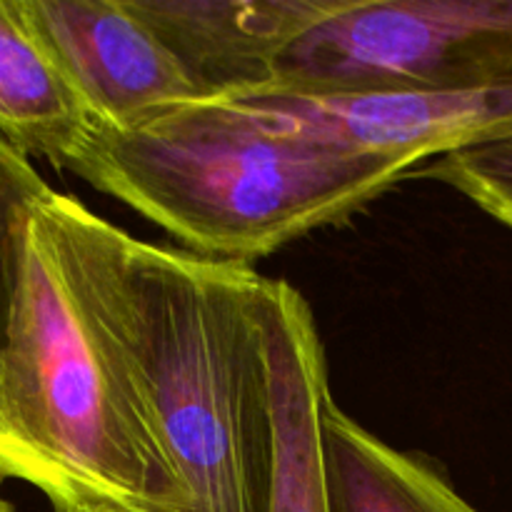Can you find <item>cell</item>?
<instances>
[{
    "label": "cell",
    "mask_w": 512,
    "mask_h": 512,
    "mask_svg": "<svg viewBox=\"0 0 512 512\" xmlns=\"http://www.w3.org/2000/svg\"><path fill=\"white\" fill-rule=\"evenodd\" d=\"M90 305L198 512H263L273 465L263 275L138 240L60 193Z\"/></svg>",
    "instance_id": "obj_1"
},
{
    "label": "cell",
    "mask_w": 512,
    "mask_h": 512,
    "mask_svg": "<svg viewBox=\"0 0 512 512\" xmlns=\"http://www.w3.org/2000/svg\"><path fill=\"white\" fill-rule=\"evenodd\" d=\"M0 478L55 512H198L90 305L58 190L30 213L0 353Z\"/></svg>",
    "instance_id": "obj_2"
},
{
    "label": "cell",
    "mask_w": 512,
    "mask_h": 512,
    "mask_svg": "<svg viewBox=\"0 0 512 512\" xmlns=\"http://www.w3.org/2000/svg\"><path fill=\"white\" fill-rule=\"evenodd\" d=\"M410 158L355 153L280 130L223 98L128 128L90 125L60 170L220 263L250 265L340 223L408 178Z\"/></svg>",
    "instance_id": "obj_3"
},
{
    "label": "cell",
    "mask_w": 512,
    "mask_h": 512,
    "mask_svg": "<svg viewBox=\"0 0 512 512\" xmlns=\"http://www.w3.org/2000/svg\"><path fill=\"white\" fill-rule=\"evenodd\" d=\"M512 85V0H348L295 40L283 93L475 90Z\"/></svg>",
    "instance_id": "obj_4"
},
{
    "label": "cell",
    "mask_w": 512,
    "mask_h": 512,
    "mask_svg": "<svg viewBox=\"0 0 512 512\" xmlns=\"http://www.w3.org/2000/svg\"><path fill=\"white\" fill-rule=\"evenodd\" d=\"M268 125L355 153L433 160L512 135V85L475 90L263 93L223 98Z\"/></svg>",
    "instance_id": "obj_5"
},
{
    "label": "cell",
    "mask_w": 512,
    "mask_h": 512,
    "mask_svg": "<svg viewBox=\"0 0 512 512\" xmlns=\"http://www.w3.org/2000/svg\"><path fill=\"white\" fill-rule=\"evenodd\" d=\"M93 125L128 128L200 100L178 60L130 0H18Z\"/></svg>",
    "instance_id": "obj_6"
},
{
    "label": "cell",
    "mask_w": 512,
    "mask_h": 512,
    "mask_svg": "<svg viewBox=\"0 0 512 512\" xmlns=\"http://www.w3.org/2000/svg\"><path fill=\"white\" fill-rule=\"evenodd\" d=\"M258 323L265 345L273 465L263 512H333L323 415L333 398L310 303L288 280H260Z\"/></svg>",
    "instance_id": "obj_7"
},
{
    "label": "cell",
    "mask_w": 512,
    "mask_h": 512,
    "mask_svg": "<svg viewBox=\"0 0 512 512\" xmlns=\"http://www.w3.org/2000/svg\"><path fill=\"white\" fill-rule=\"evenodd\" d=\"M348 0H130L173 53L200 98H240L273 88L295 40Z\"/></svg>",
    "instance_id": "obj_8"
},
{
    "label": "cell",
    "mask_w": 512,
    "mask_h": 512,
    "mask_svg": "<svg viewBox=\"0 0 512 512\" xmlns=\"http://www.w3.org/2000/svg\"><path fill=\"white\" fill-rule=\"evenodd\" d=\"M90 125L88 110L18 0H0V138L60 168Z\"/></svg>",
    "instance_id": "obj_9"
},
{
    "label": "cell",
    "mask_w": 512,
    "mask_h": 512,
    "mask_svg": "<svg viewBox=\"0 0 512 512\" xmlns=\"http://www.w3.org/2000/svg\"><path fill=\"white\" fill-rule=\"evenodd\" d=\"M323 440L333 512H478L430 460L380 440L333 398Z\"/></svg>",
    "instance_id": "obj_10"
},
{
    "label": "cell",
    "mask_w": 512,
    "mask_h": 512,
    "mask_svg": "<svg viewBox=\"0 0 512 512\" xmlns=\"http://www.w3.org/2000/svg\"><path fill=\"white\" fill-rule=\"evenodd\" d=\"M53 193L28 155L0 138V353L8 343L25 268L30 213Z\"/></svg>",
    "instance_id": "obj_11"
},
{
    "label": "cell",
    "mask_w": 512,
    "mask_h": 512,
    "mask_svg": "<svg viewBox=\"0 0 512 512\" xmlns=\"http://www.w3.org/2000/svg\"><path fill=\"white\" fill-rule=\"evenodd\" d=\"M418 175L458 190L512 230V135L428 160Z\"/></svg>",
    "instance_id": "obj_12"
},
{
    "label": "cell",
    "mask_w": 512,
    "mask_h": 512,
    "mask_svg": "<svg viewBox=\"0 0 512 512\" xmlns=\"http://www.w3.org/2000/svg\"><path fill=\"white\" fill-rule=\"evenodd\" d=\"M0 512H13V505H10L8 500L0 498Z\"/></svg>",
    "instance_id": "obj_13"
},
{
    "label": "cell",
    "mask_w": 512,
    "mask_h": 512,
    "mask_svg": "<svg viewBox=\"0 0 512 512\" xmlns=\"http://www.w3.org/2000/svg\"><path fill=\"white\" fill-rule=\"evenodd\" d=\"M78 512H120V510H108V508H95V510H78Z\"/></svg>",
    "instance_id": "obj_14"
}]
</instances>
